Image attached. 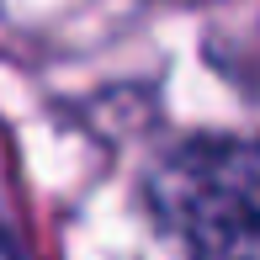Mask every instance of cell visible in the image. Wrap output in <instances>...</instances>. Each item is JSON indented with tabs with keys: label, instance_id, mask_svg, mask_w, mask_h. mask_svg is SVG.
Instances as JSON below:
<instances>
[{
	"label": "cell",
	"instance_id": "cell-1",
	"mask_svg": "<svg viewBox=\"0 0 260 260\" xmlns=\"http://www.w3.org/2000/svg\"><path fill=\"white\" fill-rule=\"evenodd\" d=\"M159 229L197 260H260V138H197L149 175Z\"/></svg>",
	"mask_w": 260,
	"mask_h": 260
},
{
	"label": "cell",
	"instance_id": "cell-2",
	"mask_svg": "<svg viewBox=\"0 0 260 260\" xmlns=\"http://www.w3.org/2000/svg\"><path fill=\"white\" fill-rule=\"evenodd\" d=\"M0 260H21V255H16V250H11V244H6V239H0Z\"/></svg>",
	"mask_w": 260,
	"mask_h": 260
}]
</instances>
